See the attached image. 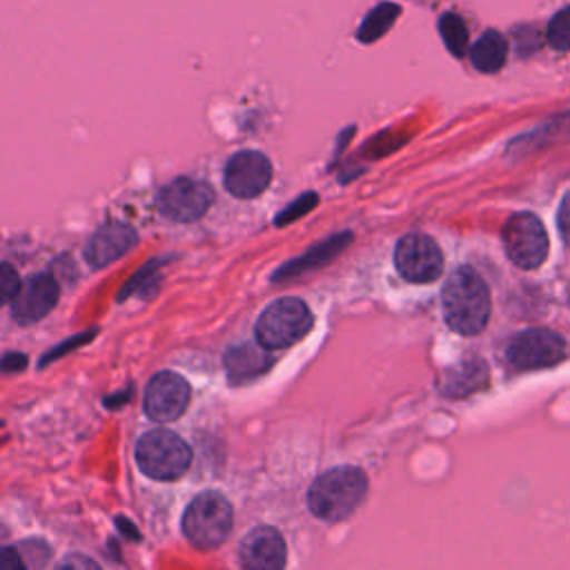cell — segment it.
<instances>
[{
    "label": "cell",
    "instance_id": "ac0fdd59",
    "mask_svg": "<svg viewBox=\"0 0 570 570\" xmlns=\"http://www.w3.org/2000/svg\"><path fill=\"white\" fill-rule=\"evenodd\" d=\"M508 56V42L499 31H485L470 49V60L474 69L483 73H494L503 67Z\"/></svg>",
    "mask_w": 570,
    "mask_h": 570
},
{
    "label": "cell",
    "instance_id": "9a60e30c",
    "mask_svg": "<svg viewBox=\"0 0 570 570\" xmlns=\"http://www.w3.org/2000/svg\"><path fill=\"white\" fill-rule=\"evenodd\" d=\"M352 243V232H341V234H334L316 245H312L305 254L292 258L289 263L281 265L272 281L274 283H281V281H287V278H294V276H301L305 272H312V269H318L323 265H327L332 258H336L347 245Z\"/></svg>",
    "mask_w": 570,
    "mask_h": 570
},
{
    "label": "cell",
    "instance_id": "e0dca14e",
    "mask_svg": "<svg viewBox=\"0 0 570 570\" xmlns=\"http://www.w3.org/2000/svg\"><path fill=\"white\" fill-rule=\"evenodd\" d=\"M485 381H488L485 363L479 361V358H468V361L459 363L456 367H452L445 374L443 394H448V396H465V394H472L474 390L483 387Z\"/></svg>",
    "mask_w": 570,
    "mask_h": 570
},
{
    "label": "cell",
    "instance_id": "83f0119b",
    "mask_svg": "<svg viewBox=\"0 0 570 570\" xmlns=\"http://www.w3.org/2000/svg\"><path fill=\"white\" fill-rule=\"evenodd\" d=\"M0 570H27V568L13 548H4L0 557Z\"/></svg>",
    "mask_w": 570,
    "mask_h": 570
},
{
    "label": "cell",
    "instance_id": "d6986e66",
    "mask_svg": "<svg viewBox=\"0 0 570 570\" xmlns=\"http://www.w3.org/2000/svg\"><path fill=\"white\" fill-rule=\"evenodd\" d=\"M401 9L392 2H381L379 7H374L361 22L358 31H356V38L361 42H374L379 40L383 33L390 31V27L394 24V20L399 18Z\"/></svg>",
    "mask_w": 570,
    "mask_h": 570
},
{
    "label": "cell",
    "instance_id": "2e32d148",
    "mask_svg": "<svg viewBox=\"0 0 570 570\" xmlns=\"http://www.w3.org/2000/svg\"><path fill=\"white\" fill-rule=\"evenodd\" d=\"M272 365V356L265 347L254 343H240L225 352V370L232 383H245L261 376Z\"/></svg>",
    "mask_w": 570,
    "mask_h": 570
},
{
    "label": "cell",
    "instance_id": "7402d4cb",
    "mask_svg": "<svg viewBox=\"0 0 570 570\" xmlns=\"http://www.w3.org/2000/svg\"><path fill=\"white\" fill-rule=\"evenodd\" d=\"M546 40L552 49L568 51L570 49V7L557 11L546 29Z\"/></svg>",
    "mask_w": 570,
    "mask_h": 570
},
{
    "label": "cell",
    "instance_id": "ffe728a7",
    "mask_svg": "<svg viewBox=\"0 0 570 570\" xmlns=\"http://www.w3.org/2000/svg\"><path fill=\"white\" fill-rule=\"evenodd\" d=\"M566 138H570V114H559L557 118L548 120L546 125H541L534 131H528L525 136L519 138V142H530L525 149H537L541 145L552 142H563Z\"/></svg>",
    "mask_w": 570,
    "mask_h": 570
},
{
    "label": "cell",
    "instance_id": "8992f818",
    "mask_svg": "<svg viewBox=\"0 0 570 570\" xmlns=\"http://www.w3.org/2000/svg\"><path fill=\"white\" fill-rule=\"evenodd\" d=\"M501 238H503V249L508 258L521 269H534L548 256L546 227L530 212L512 214L503 225Z\"/></svg>",
    "mask_w": 570,
    "mask_h": 570
},
{
    "label": "cell",
    "instance_id": "9c48e42d",
    "mask_svg": "<svg viewBox=\"0 0 570 570\" xmlns=\"http://www.w3.org/2000/svg\"><path fill=\"white\" fill-rule=\"evenodd\" d=\"M566 354L563 338L552 330H523L519 332L505 350L508 363L517 370H541L559 363Z\"/></svg>",
    "mask_w": 570,
    "mask_h": 570
},
{
    "label": "cell",
    "instance_id": "484cf974",
    "mask_svg": "<svg viewBox=\"0 0 570 570\" xmlns=\"http://www.w3.org/2000/svg\"><path fill=\"white\" fill-rule=\"evenodd\" d=\"M53 570H100V566L85 554H67Z\"/></svg>",
    "mask_w": 570,
    "mask_h": 570
},
{
    "label": "cell",
    "instance_id": "5b68a950",
    "mask_svg": "<svg viewBox=\"0 0 570 570\" xmlns=\"http://www.w3.org/2000/svg\"><path fill=\"white\" fill-rule=\"evenodd\" d=\"M309 307L294 296L274 301L256 321V341L265 350H283L301 341L312 327Z\"/></svg>",
    "mask_w": 570,
    "mask_h": 570
},
{
    "label": "cell",
    "instance_id": "44dd1931",
    "mask_svg": "<svg viewBox=\"0 0 570 570\" xmlns=\"http://www.w3.org/2000/svg\"><path fill=\"white\" fill-rule=\"evenodd\" d=\"M439 33H441V38H443V42H445V47L450 49L452 56L461 58L468 51V27L461 20V16H456L452 11H445L439 18Z\"/></svg>",
    "mask_w": 570,
    "mask_h": 570
},
{
    "label": "cell",
    "instance_id": "52a82bcc",
    "mask_svg": "<svg viewBox=\"0 0 570 570\" xmlns=\"http://www.w3.org/2000/svg\"><path fill=\"white\" fill-rule=\"evenodd\" d=\"M214 203V191L205 180L176 178L165 185L156 198L158 212L176 223H194L207 214Z\"/></svg>",
    "mask_w": 570,
    "mask_h": 570
},
{
    "label": "cell",
    "instance_id": "603a6c76",
    "mask_svg": "<svg viewBox=\"0 0 570 570\" xmlns=\"http://www.w3.org/2000/svg\"><path fill=\"white\" fill-rule=\"evenodd\" d=\"M316 205H318V196H316L314 191H305L303 196H298L296 200H292L289 205H285V209L276 214L274 223H276V227L289 225V223L298 220L301 216H305L307 212H312Z\"/></svg>",
    "mask_w": 570,
    "mask_h": 570
},
{
    "label": "cell",
    "instance_id": "8fae6325",
    "mask_svg": "<svg viewBox=\"0 0 570 570\" xmlns=\"http://www.w3.org/2000/svg\"><path fill=\"white\" fill-rule=\"evenodd\" d=\"M272 180V163L265 154L256 149L236 151L223 174L225 189L236 198H256L261 196Z\"/></svg>",
    "mask_w": 570,
    "mask_h": 570
},
{
    "label": "cell",
    "instance_id": "d4e9b609",
    "mask_svg": "<svg viewBox=\"0 0 570 570\" xmlns=\"http://www.w3.org/2000/svg\"><path fill=\"white\" fill-rule=\"evenodd\" d=\"M20 289H22V285H20L18 272H16L9 263H2V267H0V294H2V303L11 305V303L18 298Z\"/></svg>",
    "mask_w": 570,
    "mask_h": 570
},
{
    "label": "cell",
    "instance_id": "7c38bea8",
    "mask_svg": "<svg viewBox=\"0 0 570 570\" xmlns=\"http://www.w3.org/2000/svg\"><path fill=\"white\" fill-rule=\"evenodd\" d=\"M243 570H285L287 548L276 528L258 525L247 532L238 548Z\"/></svg>",
    "mask_w": 570,
    "mask_h": 570
},
{
    "label": "cell",
    "instance_id": "7a4b0ae2",
    "mask_svg": "<svg viewBox=\"0 0 570 570\" xmlns=\"http://www.w3.org/2000/svg\"><path fill=\"white\" fill-rule=\"evenodd\" d=\"M365 492V472L356 465H338L316 476L307 492V505L323 521H343L361 505Z\"/></svg>",
    "mask_w": 570,
    "mask_h": 570
},
{
    "label": "cell",
    "instance_id": "5bb4252c",
    "mask_svg": "<svg viewBox=\"0 0 570 570\" xmlns=\"http://www.w3.org/2000/svg\"><path fill=\"white\" fill-rule=\"evenodd\" d=\"M138 243V234L125 225V223H105L102 227H98L87 245H85V261L94 267H107L109 263L118 261L120 256H125L127 252H131Z\"/></svg>",
    "mask_w": 570,
    "mask_h": 570
},
{
    "label": "cell",
    "instance_id": "6da1fadb",
    "mask_svg": "<svg viewBox=\"0 0 570 570\" xmlns=\"http://www.w3.org/2000/svg\"><path fill=\"white\" fill-rule=\"evenodd\" d=\"M441 303L445 323L463 336H474L488 325L492 307L490 289L485 281L479 276V272H474L468 265L456 267L448 276Z\"/></svg>",
    "mask_w": 570,
    "mask_h": 570
},
{
    "label": "cell",
    "instance_id": "cb8c5ba5",
    "mask_svg": "<svg viewBox=\"0 0 570 570\" xmlns=\"http://www.w3.org/2000/svg\"><path fill=\"white\" fill-rule=\"evenodd\" d=\"M163 265V261H158V258H154V261H149L147 265H142L134 276H131V281L122 287V292H120V301L122 298H127V296H131L134 292H142V287L147 285V281H156V276H158V267Z\"/></svg>",
    "mask_w": 570,
    "mask_h": 570
},
{
    "label": "cell",
    "instance_id": "ba28073f",
    "mask_svg": "<svg viewBox=\"0 0 570 570\" xmlns=\"http://www.w3.org/2000/svg\"><path fill=\"white\" fill-rule=\"evenodd\" d=\"M394 265L410 283H432L443 272V254L434 238L414 232L396 243Z\"/></svg>",
    "mask_w": 570,
    "mask_h": 570
},
{
    "label": "cell",
    "instance_id": "30bf717a",
    "mask_svg": "<svg viewBox=\"0 0 570 570\" xmlns=\"http://www.w3.org/2000/svg\"><path fill=\"white\" fill-rule=\"evenodd\" d=\"M189 396V383L180 374L165 370L149 379L142 396V407L151 421L167 423L178 419L187 410Z\"/></svg>",
    "mask_w": 570,
    "mask_h": 570
},
{
    "label": "cell",
    "instance_id": "3957f363",
    "mask_svg": "<svg viewBox=\"0 0 570 570\" xmlns=\"http://www.w3.org/2000/svg\"><path fill=\"white\" fill-rule=\"evenodd\" d=\"M234 512L229 501L214 490L200 492L191 499L183 514V534L200 550L218 548L232 532Z\"/></svg>",
    "mask_w": 570,
    "mask_h": 570
},
{
    "label": "cell",
    "instance_id": "4316f807",
    "mask_svg": "<svg viewBox=\"0 0 570 570\" xmlns=\"http://www.w3.org/2000/svg\"><path fill=\"white\" fill-rule=\"evenodd\" d=\"M557 225L563 243L570 247V191H566V196L561 198V205L557 212Z\"/></svg>",
    "mask_w": 570,
    "mask_h": 570
},
{
    "label": "cell",
    "instance_id": "4fadbf2b",
    "mask_svg": "<svg viewBox=\"0 0 570 570\" xmlns=\"http://www.w3.org/2000/svg\"><path fill=\"white\" fill-rule=\"evenodd\" d=\"M58 281L42 272L27 281L18 298L11 303V318L20 325H31L45 318L58 303Z\"/></svg>",
    "mask_w": 570,
    "mask_h": 570
},
{
    "label": "cell",
    "instance_id": "277c9868",
    "mask_svg": "<svg viewBox=\"0 0 570 570\" xmlns=\"http://www.w3.org/2000/svg\"><path fill=\"white\" fill-rule=\"evenodd\" d=\"M136 463L149 479L174 481L187 472L191 450L178 434L156 428L138 439Z\"/></svg>",
    "mask_w": 570,
    "mask_h": 570
},
{
    "label": "cell",
    "instance_id": "f1b7e54d",
    "mask_svg": "<svg viewBox=\"0 0 570 570\" xmlns=\"http://www.w3.org/2000/svg\"><path fill=\"white\" fill-rule=\"evenodd\" d=\"M27 363V356L24 354H7L4 361H2V367L9 372V370H22Z\"/></svg>",
    "mask_w": 570,
    "mask_h": 570
}]
</instances>
